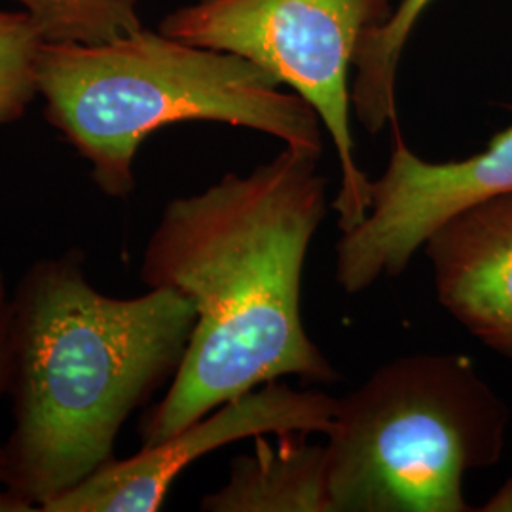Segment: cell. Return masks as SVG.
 Wrapping results in <instances>:
<instances>
[{"label": "cell", "instance_id": "cell-8", "mask_svg": "<svg viewBox=\"0 0 512 512\" xmlns=\"http://www.w3.org/2000/svg\"><path fill=\"white\" fill-rule=\"evenodd\" d=\"M423 249L440 304L484 346L512 359V194L446 220Z\"/></svg>", "mask_w": 512, "mask_h": 512}, {"label": "cell", "instance_id": "cell-7", "mask_svg": "<svg viewBox=\"0 0 512 512\" xmlns=\"http://www.w3.org/2000/svg\"><path fill=\"white\" fill-rule=\"evenodd\" d=\"M338 399L317 389L268 382L222 404L173 437L114 459L42 512H154L173 482L194 461L236 440L260 435H327Z\"/></svg>", "mask_w": 512, "mask_h": 512}, {"label": "cell", "instance_id": "cell-6", "mask_svg": "<svg viewBox=\"0 0 512 512\" xmlns=\"http://www.w3.org/2000/svg\"><path fill=\"white\" fill-rule=\"evenodd\" d=\"M503 194H512V126L484 152L444 164L421 160L397 131L382 179L370 183L366 219L336 243L338 285L357 294L403 274L446 220Z\"/></svg>", "mask_w": 512, "mask_h": 512}, {"label": "cell", "instance_id": "cell-3", "mask_svg": "<svg viewBox=\"0 0 512 512\" xmlns=\"http://www.w3.org/2000/svg\"><path fill=\"white\" fill-rule=\"evenodd\" d=\"M279 86L245 57L147 29L99 46L44 42L38 61L46 120L114 200H126L137 186L141 145L173 124H230L323 154L319 116Z\"/></svg>", "mask_w": 512, "mask_h": 512}, {"label": "cell", "instance_id": "cell-12", "mask_svg": "<svg viewBox=\"0 0 512 512\" xmlns=\"http://www.w3.org/2000/svg\"><path fill=\"white\" fill-rule=\"evenodd\" d=\"M42 46L27 12H0V129L18 122L37 99Z\"/></svg>", "mask_w": 512, "mask_h": 512}, {"label": "cell", "instance_id": "cell-5", "mask_svg": "<svg viewBox=\"0 0 512 512\" xmlns=\"http://www.w3.org/2000/svg\"><path fill=\"white\" fill-rule=\"evenodd\" d=\"M387 0H198L165 16L160 33L249 59L293 88L329 131L342 183L334 209L349 232L366 219L370 183L355 160L349 69Z\"/></svg>", "mask_w": 512, "mask_h": 512}, {"label": "cell", "instance_id": "cell-11", "mask_svg": "<svg viewBox=\"0 0 512 512\" xmlns=\"http://www.w3.org/2000/svg\"><path fill=\"white\" fill-rule=\"evenodd\" d=\"M44 42L99 46L139 29V0H16Z\"/></svg>", "mask_w": 512, "mask_h": 512}, {"label": "cell", "instance_id": "cell-13", "mask_svg": "<svg viewBox=\"0 0 512 512\" xmlns=\"http://www.w3.org/2000/svg\"><path fill=\"white\" fill-rule=\"evenodd\" d=\"M8 300L6 277L0 268V397L8 389ZM4 478V448L0 444V486Z\"/></svg>", "mask_w": 512, "mask_h": 512}, {"label": "cell", "instance_id": "cell-10", "mask_svg": "<svg viewBox=\"0 0 512 512\" xmlns=\"http://www.w3.org/2000/svg\"><path fill=\"white\" fill-rule=\"evenodd\" d=\"M433 0H403L382 25L366 33L355 54L351 109L361 126L378 133L397 120L395 84L404 44Z\"/></svg>", "mask_w": 512, "mask_h": 512}, {"label": "cell", "instance_id": "cell-9", "mask_svg": "<svg viewBox=\"0 0 512 512\" xmlns=\"http://www.w3.org/2000/svg\"><path fill=\"white\" fill-rule=\"evenodd\" d=\"M310 435H277L270 444L255 437L251 454L239 456L217 492L205 495L209 512H330L325 446Z\"/></svg>", "mask_w": 512, "mask_h": 512}, {"label": "cell", "instance_id": "cell-1", "mask_svg": "<svg viewBox=\"0 0 512 512\" xmlns=\"http://www.w3.org/2000/svg\"><path fill=\"white\" fill-rule=\"evenodd\" d=\"M321 154L289 147L241 177L165 205L141 279L196 308L183 363L141 423L143 446L283 376L332 384L338 372L304 329L302 272L327 215Z\"/></svg>", "mask_w": 512, "mask_h": 512}, {"label": "cell", "instance_id": "cell-4", "mask_svg": "<svg viewBox=\"0 0 512 512\" xmlns=\"http://www.w3.org/2000/svg\"><path fill=\"white\" fill-rule=\"evenodd\" d=\"M509 408L469 357L406 355L338 399L327 433L330 512H467L463 476L494 465Z\"/></svg>", "mask_w": 512, "mask_h": 512}, {"label": "cell", "instance_id": "cell-14", "mask_svg": "<svg viewBox=\"0 0 512 512\" xmlns=\"http://www.w3.org/2000/svg\"><path fill=\"white\" fill-rule=\"evenodd\" d=\"M486 512H512V478L480 509Z\"/></svg>", "mask_w": 512, "mask_h": 512}, {"label": "cell", "instance_id": "cell-2", "mask_svg": "<svg viewBox=\"0 0 512 512\" xmlns=\"http://www.w3.org/2000/svg\"><path fill=\"white\" fill-rule=\"evenodd\" d=\"M194 327V304L173 289L101 293L76 249L33 262L8 300L2 486L42 512L112 463L129 416L175 378Z\"/></svg>", "mask_w": 512, "mask_h": 512}]
</instances>
